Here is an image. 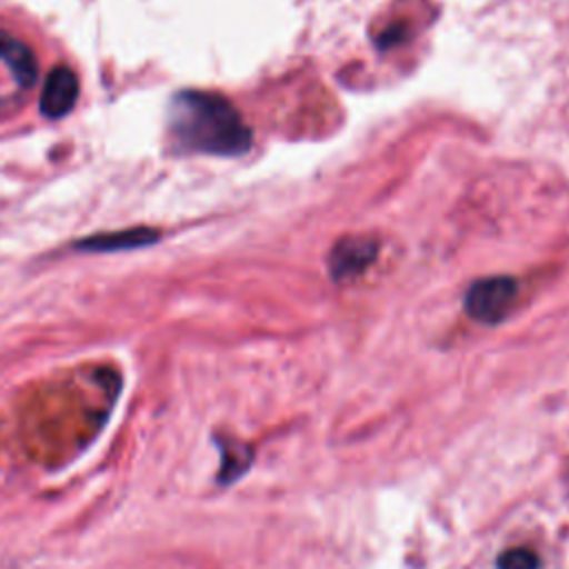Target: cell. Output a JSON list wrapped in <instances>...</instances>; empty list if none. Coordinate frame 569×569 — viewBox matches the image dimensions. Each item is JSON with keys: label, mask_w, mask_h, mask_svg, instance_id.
Here are the masks:
<instances>
[{"label": "cell", "mask_w": 569, "mask_h": 569, "mask_svg": "<svg viewBox=\"0 0 569 569\" xmlns=\"http://www.w3.org/2000/svg\"><path fill=\"white\" fill-rule=\"evenodd\" d=\"M169 133L180 151L207 156H242L251 147V129L240 111L220 93L187 89L169 104Z\"/></svg>", "instance_id": "obj_1"}, {"label": "cell", "mask_w": 569, "mask_h": 569, "mask_svg": "<svg viewBox=\"0 0 569 569\" xmlns=\"http://www.w3.org/2000/svg\"><path fill=\"white\" fill-rule=\"evenodd\" d=\"M518 296V284L509 276H491L476 280L465 293V311L482 325H496L505 320L513 300Z\"/></svg>", "instance_id": "obj_2"}, {"label": "cell", "mask_w": 569, "mask_h": 569, "mask_svg": "<svg viewBox=\"0 0 569 569\" xmlns=\"http://www.w3.org/2000/svg\"><path fill=\"white\" fill-rule=\"evenodd\" d=\"M78 96H80V80L76 71L67 64H58L44 78V84L40 91V104H38L40 113L51 120L64 118L76 107Z\"/></svg>", "instance_id": "obj_3"}, {"label": "cell", "mask_w": 569, "mask_h": 569, "mask_svg": "<svg viewBox=\"0 0 569 569\" xmlns=\"http://www.w3.org/2000/svg\"><path fill=\"white\" fill-rule=\"evenodd\" d=\"M160 233L153 227H127L116 231H102L87 238H80L73 247L78 251H91V253H111V251H131L140 247H149L158 242Z\"/></svg>", "instance_id": "obj_4"}, {"label": "cell", "mask_w": 569, "mask_h": 569, "mask_svg": "<svg viewBox=\"0 0 569 569\" xmlns=\"http://www.w3.org/2000/svg\"><path fill=\"white\" fill-rule=\"evenodd\" d=\"M378 244L367 240V238H349L336 244L331 251L329 264H331V276L336 280H349L362 273L376 258Z\"/></svg>", "instance_id": "obj_5"}, {"label": "cell", "mask_w": 569, "mask_h": 569, "mask_svg": "<svg viewBox=\"0 0 569 569\" xmlns=\"http://www.w3.org/2000/svg\"><path fill=\"white\" fill-rule=\"evenodd\" d=\"M0 60L9 67L13 78L24 89L36 84V80H38V62H36L33 51L22 40H18L16 36H11L4 29H0Z\"/></svg>", "instance_id": "obj_6"}, {"label": "cell", "mask_w": 569, "mask_h": 569, "mask_svg": "<svg viewBox=\"0 0 569 569\" xmlns=\"http://www.w3.org/2000/svg\"><path fill=\"white\" fill-rule=\"evenodd\" d=\"M222 469H220V482H231L236 476H240L251 460V453L240 442H222Z\"/></svg>", "instance_id": "obj_7"}, {"label": "cell", "mask_w": 569, "mask_h": 569, "mask_svg": "<svg viewBox=\"0 0 569 569\" xmlns=\"http://www.w3.org/2000/svg\"><path fill=\"white\" fill-rule=\"evenodd\" d=\"M498 569H538L540 558L529 547H511L498 556Z\"/></svg>", "instance_id": "obj_8"}]
</instances>
